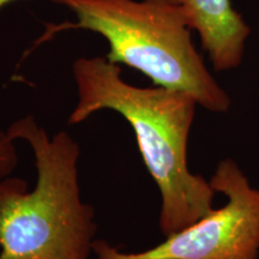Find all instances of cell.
<instances>
[{
	"label": "cell",
	"mask_w": 259,
	"mask_h": 259,
	"mask_svg": "<svg viewBox=\"0 0 259 259\" xmlns=\"http://www.w3.org/2000/svg\"><path fill=\"white\" fill-rule=\"evenodd\" d=\"M18 166V151L16 141L8 131L0 130V179L12 176Z\"/></svg>",
	"instance_id": "obj_6"
},
{
	"label": "cell",
	"mask_w": 259,
	"mask_h": 259,
	"mask_svg": "<svg viewBox=\"0 0 259 259\" xmlns=\"http://www.w3.org/2000/svg\"><path fill=\"white\" fill-rule=\"evenodd\" d=\"M227 203L166 240L139 252H125L96 239L95 259H258L259 190L231 158L221 161L210 179Z\"/></svg>",
	"instance_id": "obj_4"
},
{
	"label": "cell",
	"mask_w": 259,
	"mask_h": 259,
	"mask_svg": "<svg viewBox=\"0 0 259 259\" xmlns=\"http://www.w3.org/2000/svg\"><path fill=\"white\" fill-rule=\"evenodd\" d=\"M14 2H17V0H0V11H2L6 5H9L10 3H14Z\"/></svg>",
	"instance_id": "obj_7"
},
{
	"label": "cell",
	"mask_w": 259,
	"mask_h": 259,
	"mask_svg": "<svg viewBox=\"0 0 259 259\" xmlns=\"http://www.w3.org/2000/svg\"><path fill=\"white\" fill-rule=\"evenodd\" d=\"M72 74L78 101L67 124H80L109 109L131 125L145 167L160 191L158 225L164 236L211 211L215 190L210 181L193 174L187 163V142L199 106L192 95L130 84L122 78L120 66L106 57L78 58Z\"/></svg>",
	"instance_id": "obj_1"
},
{
	"label": "cell",
	"mask_w": 259,
	"mask_h": 259,
	"mask_svg": "<svg viewBox=\"0 0 259 259\" xmlns=\"http://www.w3.org/2000/svg\"><path fill=\"white\" fill-rule=\"evenodd\" d=\"M191 28L198 32L213 69L228 71L241 64L250 27L232 0H180Z\"/></svg>",
	"instance_id": "obj_5"
},
{
	"label": "cell",
	"mask_w": 259,
	"mask_h": 259,
	"mask_svg": "<svg viewBox=\"0 0 259 259\" xmlns=\"http://www.w3.org/2000/svg\"><path fill=\"white\" fill-rule=\"evenodd\" d=\"M32 150L36 185L0 179V259H90L95 211L80 197V148L69 132L50 136L32 115L6 130Z\"/></svg>",
	"instance_id": "obj_2"
},
{
	"label": "cell",
	"mask_w": 259,
	"mask_h": 259,
	"mask_svg": "<svg viewBox=\"0 0 259 259\" xmlns=\"http://www.w3.org/2000/svg\"><path fill=\"white\" fill-rule=\"evenodd\" d=\"M76 15L66 29H85L106 38V58L142 72L157 87L192 95L206 111L225 113L228 94L206 69L191 38L180 0H51Z\"/></svg>",
	"instance_id": "obj_3"
}]
</instances>
